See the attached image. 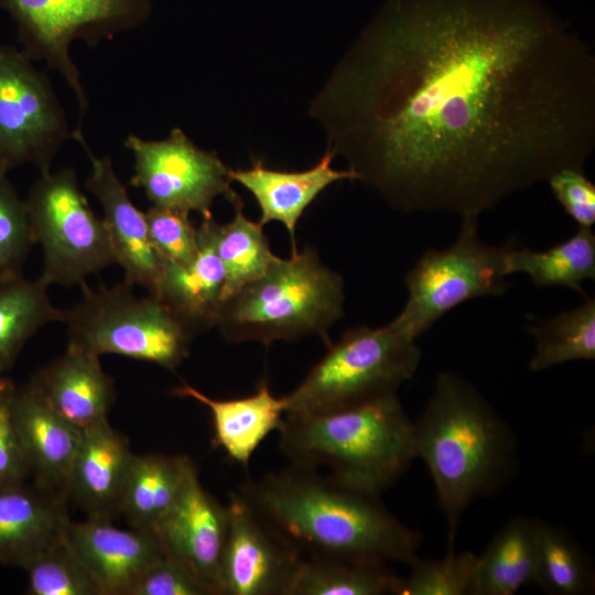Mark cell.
<instances>
[{
    "label": "cell",
    "instance_id": "cell-1",
    "mask_svg": "<svg viewBox=\"0 0 595 595\" xmlns=\"http://www.w3.org/2000/svg\"><path fill=\"white\" fill-rule=\"evenodd\" d=\"M309 113L394 209L478 218L584 170L595 57L539 0H388Z\"/></svg>",
    "mask_w": 595,
    "mask_h": 595
},
{
    "label": "cell",
    "instance_id": "cell-2",
    "mask_svg": "<svg viewBox=\"0 0 595 595\" xmlns=\"http://www.w3.org/2000/svg\"><path fill=\"white\" fill-rule=\"evenodd\" d=\"M238 494L288 543L310 556L411 565L422 537L379 499L317 468L294 464L244 483Z\"/></svg>",
    "mask_w": 595,
    "mask_h": 595
},
{
    "label": "cell",
    "instance_id": "cell-3",
    "mask_svg": "<svg viewBox=\"0 0 595 595\" xmlns=\"http://www.w3.org/2000/svg\"><path fill=\"white\" fill-rule=\"evenodd\" d=\"M415 457L428 466L447 526V551L465 509L495 493L509 476L512 433L485 398L464 378L437 376L421 416L413 422Z\"/></svg>",
    "mask_w": 595,
    "mask_h": 595
},
{
    "label": "cell",
    "instance_id": "cell-4",
    "mask_svg": "<svg viewBox=\"0 0 595 595\" xmlns=\"http://www.w3.org/2000/svg\"><path fill=\"white\" fill-rule=\"evenodd\" d=\"M279 445L290 464L327 468L355 489L380 496L416 458L413 422L397 392L310 414H285Z\"/></svg>",
    "mask_w": 595,
    "mask_h": 595
},
{
    "label": "cell",
    "instance_id": "cell-5",
    "mask_svg": "<svg viewBox=\"0 0 595 595\" xmlns=\"http://www.w3.org/2000/svg\"><path fill=\"white\" fill-rule=\"evenodd\" d=\"M344 281L311 248L275 257L267 270L221 304L216 326L229 343L295 340L328 331L344 314Z\"/></svg>",
    "mask_w": 595,
    "mask_h": 595
},
{
    "label": "cell",
    "instance_id": "cell-6",
    "mask_svg": "<svg viewBox=\"0 0 595 595\" xmlns=\"http://www.w3.org/2000/svg\"><path fill=\"white\" fill-rule=\"evenodd\" d=\"M420 359L415 339L390 324L351 328L283 397L285 414L326 412L397 392Z\"/></svg>",
    "mask_w": 595,
    "mask_h": 595
},
{
    "label": "cell",
    "instance_id": "cell-7",
    "mask_svg": "<svg viewBox=\"0 0 595 595\" xmlns=\"http://www.w3.org/2000/svg\"><path fill=\"white\" fill-rule=\"evenodd\" d=\"M67 348L115 354L175 370L188 356L191 331L158 298L138 296L123 283L85 288L83 299L64 310Z\"/></svg>",
    "mask_w": 595,
    "mask_h": 595
},
{
    "label": "cell",
    "instance_id": "cell-8",
    "mask_svg": "<svg viewBox=\"0 0 595 595\" xmlns=\"http://www.w3.org/2000/svg\"><path fill=\"white\" fill-rule=\"evenodd\" d=\"M477 219L462 218L455 241L445 249L425 251L407 273L408 300L389 323L392 327L415 339L458 304L501 295L508 290V245L495 247L484 242Z\"/></svg>",
    "mask_w": 595,
    "mask_h": 595
},
{
    "label": "cell",
    "instance_id": "cell-9",
    "mask_svg": "<svg viewBox=\"0 0 595 595\" xmlns=\"http://www.w3.org/2000/svg\"><path fill=\"white\" fill-rule=\"evenodd\" d=\"M34 244L44 255L42 278L71 286L116 263L102 219L83 194L76 172H42L25 199Z\"/></svg>",
    "mask_w": 595,
    "mask_h": 595
},
{
    "label": "cell",
    "instance_id": "cell-10",
    "mask_svg": "<svg viewBox=\"0 0 595 595\" xmlns=\"http://www.w3.org/2000/svg\"><path fill=\"white\" fill-rule=\"evenodd\" d=\"M0 8L14 20L23 52L63 76L80 115L88 109V99L69 54L71 44L83 40L95 45L139 26L151 12L149 0H0Z\"/></svg>",
    "mask_w": 595,
    "mask_h": 595
},
{
    "label": "cell",
    "instance_id": "cell-11",
    "mask_svg": "<svg viewBox=\"0 0 595 595\" xmlns=\"http://www.w3.org/2000/svg\"><path fill=\"white\" fill-rule=\"evenodd\" d=\"M69 138L48 78L23 51L0 44V173L28 163L50 171Z\"/></svg>",
    "mask_w": 595,
    "mask_h": 595
},
{
    "label": "cell",
    "instance_id": "cell-12",
    "mask_svg": "<svg viewBox=\"0 0 595 595\" xmlns=\"http://www.w3.org/2000/svg\"><path fill=\"white\" fill-rule=\"evenodd\" d=\"M126 148L133 155L132 186L141 188L154 206L212 216L216 197L242 208L231 187L229 167L214 152L198 148L180 128L163 140L129 134Z\"/></svg>",
    "mask_w": 595,
    "mask_h": 595
},
{
    "label": "cell",
    "instance_id": "cell-13",
    "mask_svg": "<svg viewBox=\"0 0 595 595\" xmlns=\"http://www.w3.org/2000/svg\"><path fill=\"white\" fill-rule=\"evenodd\" d=\"M221 595H289L303 560L238 494L226 505Z\"/></svg>",
    "mask_w": 595,
    "mask_h": 595
},
{
    "label": "cell",
    "instance_id": "cell-14",
    "mask_svg": "<svg viewBox=\"0 0 595 595\" xmlns=\"http://www.w3.org/2000/svg\"><path fill=\"white\" fill-rule=\"evenodd\" d=\"M90 161L87 190L97 198L102 210L110 245L125 272V282L145 288L153 295L162 275L165 260L154 247L145 214L131 202L128 192L118 178L111 160L98 158L89 149L80 128L72 131Z\"/></svg>",
    "mask_w": 595,
    "mask_h": 595
},
{
    "label": "cell",
    "instance_id": "cell-15",
    "mask_svg": "<svg viewBox=\"0 0 595 595\" xmlns=\"http://www.w3.org/2000/svg\"><path fill=\"white\" fill-rule=\"evenodd\" d=\"M227 528L226 505L204 488L197 472L155 534L164 552L185 565L210 595H221Z\"/></svg>",
    "mask_w": 595,
    "mask_h": 595
},
{
    "label": "cell",
    "instance_id": "cell-16",
    "mask_svg": "<svg viewBox=\"0 0 595 595\" xmlns=\"http://www.w3.org/2000/svg\"><path fill=\"white\" fill-rule=\"evenodd\" d=\"M64 537L95 578L101 595H128L139 577L165 554L156 534L120 529L110 519H68Z\"/></svg>",
    "mask_w": 595,
    "mask_h": 595
},
{
    "label": "cell",
    "instance_id": "cell-17",
    "mask_svg": "<svg viewBox=\"0 0 595 595\" xmlns=\"http://www.w3.org/2000/svg\"><path fill=\"white\" fill-rule=\"evenodd\" d=\"M12 412L30 476L40 489L67 497L82 430L52 409L30 382L14 388Z\"/></svg>",
    "mask_w": 595,
    "mask_h": 595
},
{
    "label": "cell",
    "instance_id": "cell-18",
    "mask_svg": "<svg viewBox=\"0 0 595 595\" xmlns=\"http://www.w3.org/2000/svg\"><path fill=\"white\" fill-rule=\"evenodd\" d=\"M216 225L213 215L203 217L196 257L185 264L165 261L153 294L193 335L216 326L223 304L225 271L215 246Z\"/></svg>",
    "mask_w": 595,
    "mask_h": 595
},
{
    "label": "cell",
    "instance_id": "cell-19",
    "mask_svg": "<svg viewBox=\"0 0 595 595\" xmlns=\"http://www.w3.org/2000/svg\"><path fill=\"white\" fill-rule=\"evenodd\" d=\"M134 454L129 441L108 420L82 430L71 469L67 496L88 517L110 519L119 513L123 486Z\"/></svg>",
    "mask_w": 595,
    "mask_h": 595
},
{
    "label": "cell",
    "instance_id": "cell-20",
    "mask_svg": "<svg viewBox=\"0 0 595 595\" xmlns=\"http://www.w3.org/2000/svg\"><path fill=\"white\" fill-rule=\"evenodd\" d=\"M333 159L334 155L326 151L315 165L303 171L273 170L267 167L261 160H255L248 169H230L229 176L255 197L262 226L279 221L285 227L291 238L292 252H295L296 224L310 204L335 182L357 181L350 170L334 169Z\"/></svg>",
    "mask_w": 595,
    "mask_h": 595
},
{
    "label": "cell",
    "instance_id": "cell-21",
    "mask_svg": "<svg viewBox=\"0 0 595 595\" xmlns=\"http://www.w3.org/2000/svg\"><path fill=\"white\" fill-rule=\"evenodd\" d=\"M99 357L66 348L29 381L52 409L79 430L108 420L115 399L113 381Z\"/></svg>",
    "mask_w": 595,
    "mask_h": 595
},
{
    "label": "cell",
    "instance_id": "cell-22",
    "mask_svg": "<svg viewBox=\"0 0 595 595\" xmlns=\"http://www.w3.org/2000/svg\"><path fill=\"white\" fill-rule=\"evenodd\" d=\"M172 392L209 409L214 446L242 466L248 465L264 439L279 430L285 415L283 397H275L266 380L260 381L255 393L236 399H213L187 383L175 387Z\"/></svg>",
    "mask_w": 595,
    "mask_h": 595
},
{
    "label": "cell",
    "instance_id": "cell-23",
    "mask_svg": "<svg viewBox=\"0 0 595 595\" xmlns=\"http://www.w3.org/2000/svg\"><path fill=\"white\" fill-rule=\"evenodd\" d=\"M65 498L25 484L0 487V564L24 567L63 532Z\"/></svg>",
    "mask_w": 595,
    "mask_h": 595
},
{
    "label": "cell",
    "instance_id": "cell-24",
    "mask_svg": "<svg viewBox=\"0 0 595 595\" xmlns=\"http://www.w3.org/2000/svg\"><path fill=\"white\" fill-rule=\"evenodd\" d=\"M195 473L197 468L186 455L134 454L119 513L131 528L155 534Z\"/></svg>",
    "mask_w": 595,
    "mask_h": 595
},
{
    "label": "cell",
    "instance_id": "cell-25",
    "mask_svg": "<svg viewBox=\"0 0 595 595\" xmlns=\"http://www.w3.org/2000/svg\"><path fill=\"white\" fill-rule=\"evenodd\" d=\"M537 518H512L478 556L476 595H512L534 583Z\"/></svg>",
    "mask_w": 595,
    "mask_h": 595
},
{
    "label": "cell",
    "instance_id": "cell-26",
    "mask_svg": "<svg viewBox=\"0 0 595 595\" xmlns=\"http://www.w3.org/2000/svg\"><path fill=\"white\" fill-rule=\"evenodd\" d=\"M48 286L42 277L29 280L17 274L0 279V375L13 366L40 328L63 322L64 310L51 302Z\"/></svg>",
    "mask_w": 595,
    "mask_h": 595
},
{
    "label": "cell",
    "instance_id": "cell-27",
    "mask_svg": "<svg viewBox=\"0 0 595 595\" xmlns=\"http://www.w3.org/2000/svg\"><path fill=\"white\" fill-rule=\"evenodd\" d=\"M505 267L507 275L526 273L536 286L561 285L585 295L583 282L595 279V235L578 226L567 240L544 251L508 245Z\"/></svg>",
    "mask_w": 595,
    "mask_h": 595
},
{
    "label": "cell",
    "instance_id": "cell-28",
    "mask_svg": "<svg viewBox=\"0 0 595 595\" xmlns=\"http://www.w3.org/2000/svg\"><path fill=\"white\" fill-rule=\"evenodd\" d=\"M401 583L387 564L309 556L302 560L289 595H399Z\"/></svg>",
    "mask_w": 595,
    "mask_h": 595
},
{
    "label": "cell",
    "instance_id": "cell-29",
    "mask_svg": "<svg viewBox=\"0 0 595 595\" xmlns=\"http://www.w3.org/2000/svg\"><path fill=\"white\" fill-rule=\"evenodd\" d=\"M534 583L553 595H582L594 589V571L588 555L571 534L537 519V565Z\"/></svg>",
    "mask_w": 595,
    "mask_h": 595
},
{
    "label": "cell",
    "instance_id": "cell-30",
    "mask_svg": "<svg viewBox=\"0 0 595 595\" xmlns=\"http://www.w3.org/2000/svg\"><path fill=\"white\" fill-rule=\"evenodd\" d=\"M534 337L530 371H541L572 360L595 358V299L552 318L529 326Z\"/></svg>",
    "mask_w": 595,
    "mask_h": 595
},
{
    "label": "cell",
    "instance_id": "cell-31",
    "mask_svg": "<svg viewBox=\"0 0 595 595\" xmlns=\"http://www.w3.org/2000/svg\"><path fill=\"white\" fill-rule=\"evenodd\" d=\"M215 246L225 271L223 302L258 279L277 257L263 226L247 218L242 208L229 223L216 225Z\"/></svg>",
    "mask_w": 595,
    "mask_h": 595
},
{
    "label": "cell",
    "instance_id": "cell-32",
    "mask_svg": "<svg viewBox=\"0 0 595 595\" xmlns=\"http://www.w3.org/2000/svg\"><path fill=\"white\" fill-rule=\"evenodd\" d=\"M30 595H101L63 532L24 567Z\"/></svg>",
    "mask_w": 595,
    "mask_h": 595
},
{
    "label": "cell",
    "instance_id": "cell-33",
    "mask_svg": "<svg viewBox=\"0 0 595 595\" xmlns=\"http://www.w3.org/2000/svg\"><path fill=\"white\" fill-rule=\"evenodd\" d=\"M477 563L472 552L447 551L440 560L418 558L411 574L402 578L399 595H476Z\"/></svg>",
    "mask_w": 595,
    "mask_h": 595
},
{
    "label": "cell",
    "instance_id": "cell-34",
    "mask_svg": "<svg viewBox=\"0 0 595 595\" xmlns=\"http://www.w3.org/2000/svg\"><path fill=\"white\" fill-rule=\"evenodd\" d=\"M33 245L26 203L0 173V279L21 274Z\"/></svg>",
    "mask_w": 595,
    "mask_h": 595
},
{
    "label": "cell",
    "instance_id": "cell-35",
    "mask_svg": "<svg viewBox=\"0 0 595 595\" xmlns=\"http://www.w3.org/2000/svg\"><path fill=\"white\" fill-rule=\"evenodd\" d=\"M144 214L150 238L165 261L185 264L196 257L197 228L190 213L152 205Z\"/></svg>",
    "mask_w": 595,
    "mask_h": 595
},
{
    "label": "cell",
    "instance_id": "cell-36",
    "mask_svg": "<svg viewBox=\"0 0 595 595\" xmlns=\"http://www.w3.org/2000/svg\"><path fill=\"white\" fill-rule=\"evenodd\" d=\"M128 595H210L175 558L164 554L134 583Z\"/></svg>",
    "mask_w": 595,
    "mask_h": 595
},
{
    "label": "cell",
    "instance_id": "cell-37",
    "mask_svg": "<svg viewBox=\"0 0 595 595\" xmlns=\"http://www.w3.org/2000/svg\"><path fill=\"white\" fill-rule=\"evenodd\" d=\"M549 186L566 214L581 227L595 223V185L584 171L563 169L551 175Z\"/></svg>",
    "mask_w": 595,
    "mask_h": 595
},
{
    "label": "cell",
    "instance_id": "cell-38",
    "mask_svg": "<svg viewBox=\"0 0 595 595\" xmlns=\"http://www.w3.org/2000/svg\"><path fill=\"white\" fill-rule=\"evenodd\" d=\"M15 386L0 390V487L25 484L30 476L12 412Z\"/></svg>",
    "mask_w": 595,
    "mask_h": 595
},
{
    "label": "cell",
    "instance_id": "cell-39",
    "mask_svg": "<svg viewBox=\"0 0 595 595\" xmlns=\"http://www.w3.org/2000/svg\"><path fill=\"white\" fill-rule=\"evenodd\" d=\"M12 385L13 382L10 379L6 378L3 375H0V390H3Z\"/></svg>",
    "mask_w": 595,
    "mask_h": 595
}]
</instances>
